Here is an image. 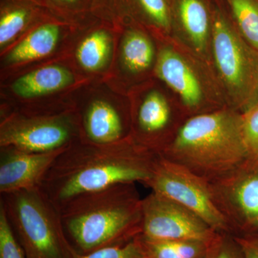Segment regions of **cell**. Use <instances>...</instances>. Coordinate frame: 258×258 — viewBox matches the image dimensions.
I'll return each instance as SVG.
<instances>
[{
	"mask_svg": "<svg viewBox=\"0 0 258 258\" xmlns=\"http://www.w3.org/2000/svg\"><path fill=\"white\" fill-rule=\"evenodd\" d=\"M159 156L132 138L110 145L79 140L57 156L40 189L60 212L76 198L113 185H147Z\"/></svg>",
	"mask_w": 258,
	"mask_h": 258,
	"instance_id": "6da1fadb",
	"label": "cell"
},
{
	"mask_svg": "<svg viewBox=\"0 0 258 258\" xmlns=\"http://www.w3.org/2000/svg\"><path fill=\"white\" fill-rule=\"evenodd\" d=\"M55 18L34 0H3L0 12V47L4 48L30 26Z\"/></svg>",
	"mask_w": 258,
	"mask_h": 258,
	"instance_id": "ac0fdd59",
	"label": "cell"
},
{
	"mask_svg": "<svg viewBox=\"0 0 258 258\" xmlns=\"http://www.w3.org/2000/svg\"><path fill=\"white\" fill-rule=\"evenodd\" d=\"M80 140L97 145H110L131 138L130 107L97 98L75 111Z\"/></svg>",
	"mask_w": 258,
	"mask_h": 258,
	"instance_id": "7c38bea8",
	"label": "cell"
},
{
	"mask_svg": "<svg viewBox=\"0 0 258 258\" xmlns=\"http://www.w3.org/2000/svg\"><path fill=\"white\" fill-rule=\"evenodd\" d=\"M76 258H144L137 236L126 243L97 249L87 254H76Z\"/></svg>",
	"mask_w": 258,
	"mask_h": 258,
	"instance_id": "484cf974",
	"label": "cell"
},
{
	"mask_svg": "<svg viewBox=\"0 0 258 258\" xmlns=\"http://www.w3.org/2000/svg\"><path fill=\"white\" fill-rule=\"evenodd\" d=\"M144 258H206L212 244L194 240H154L137 235Z\"/></svg>",
	"mask_w": 258,
	"mask_h": 258,
	"instance_id": "ffe728a7",
	"label": "cell"
},
{
	"mask_svg": "<svg viewBox=\"0 0 258 258\" xmlns=\"http://www.w3.org/2000/svg\"><path fill=\"white\" fill-rule=\"evenodd\" d=\"M212 59L229 107L243 113L258 102V51L221 12L213 14Z\"/></svg>",
	"mask_w": 258,
	"mask_h": 258,
	"instance_id": "8992f818",
	"label": "cell"
},
{
	"mask_svg": "<svg viewBox=\"0 0 258 258\" xmlns=\"http://www.w3.org/2000/svg\"><path fill=\"white\" fill-rule=\"evenodd\" d=\"M140 235L154 240H194L212 244L221 233L192 212L152 191L142 200Z\"/></svg>",
	"mask_w": 258,
	"mask_h": 258,
	"instance_id": "30bf717a",
	"label": "cell"
},
{
	"mask_svg": "<svg viewBox=\"0 0 258 258\" xmlns=\"http://www.w3.org/2000/svg\"><path fill=\"white\" fill-rule=\"evenodd\" d=\"M206 258H243V254L233 235L221 234L212 244Z\"/></svg>",
	"mask_w": 258,
	"mask_h": 258,
	"instance_id": "4316f807",
	"label": "cell"
},
{
	"mask_svg": "<svg viewBox=\"0 0 258 258\" xmlns=\"http://www.w3.org/2000/svg\"><path fill=\"white\" fill-rule=\"evenodd\" d=\"M212 184L232 235L258 233V171L241 168Z\"/></svg>",
	"mask_w": 258,
	"mask_h": 258,
	"instance_id": "8fae6325",
	"label": "cell"
},
{
	"mask_svg": "<svg viewBox=\"0 0 258 258\" xmlns=\"http://www.w3.org/2000/svg\"><path fill=\"white\" fill-rule=\"evenodd\" d=\"M146 186L192 212L219 233L232 235L217 205L212 183L184 166L159 155Z\"/></svg>",
	"mask_w": 258,
	"mask_h": 258,
	"instance_id": "ba28073f",
	"label": "cell"
},
{
	"mask_svg": "<svg viewBox=\"0 0 258 258\" xmlns=\"http://www.w3.org/2000/svg\"><path fill=\"white\" fill-rule=\"evenodd\" d=\"M74 82V74L67 68L52 64L20 76L13 82L11 88L22 99L31 100L57 92Z\"/></svg>",
	"mask_w": 258,
	"mask_h": 258,
	"instance_id": "d6986e66",
	"label": "cell"
},
{
	"mask_svg": "<svg viewBox=\"0 0 258 258\" xmlns=\"http://www.w3.org/2000/svg\"><path fill=\"white\" fill-rule=\"evenodd\" d=\"M156 40L154 77L175 96L187 118L229 107L211 64L174 37Z\"/></svg>",
	"mask_w": 258,
	"mask_h": 258,
	"instance_id": "277c9868",
	"label": "cell"
},
{
	"mask_svg": "<svg viewBox=\"0 0 258 258\" xmlns=\"http://www.w3.org/2000/svg\"><path fill=\"white\" fill-rule=\"evenodd\" d=\"M80 140L74 111L52 114L7 115L0 127V147L27 152L49 153L64 150Z\"/></svg>",
	"mask_w": 258,
	"mask_h": 258,
	"instance_id": "9c48e42d",
	"label": "cell"
},
{
	"mask_svg": "<svg viewBox=\"0 0 258 258\" xmlns=\"http://www.w3.org/2000/svg\"><path fill=\"white\" fill-rule=\"evenodd\" d=\"M67 23L50 18L32 27L28 35L11 49L5 57L8 64H20L40 60L55 51Z\"/></svg>",
	"mask_w": 258,
	"mask_h": 258,
	"instance_id": "e0dca14e",
	"label": "cell"
},
{
	"mask_svg": "<svg viewBox=\"0 0 258 258\" xmlns=\"http://www.w3.org/2000/svg\"><path fill=\"white\" fill-rule=\"evenodd\" d=\"M0 258H26L13 234L3 205H0Z\"/></svg>",
	"mask_w": 258,
	"mask_h": 258,
	"instance_id": "d4e9b609",
	"label": "cell"
},
{
	"mask_svg": "<svg viewBox=\"0 0 258 258\" xmlns=\"http://www.w3.org/2000/svg\"><path fill=\"white\" fill-rule=\"evenodd\" d=\"M242 137L246 159L243 169L258 171V102L242 113Z\"/></svg>",
	"mask_w": 258,
	"mask_h": 258,
	"instance_id": "603a6c76",
	"label": "cell"
},
{
	"mask_svg": "<svg viewBox=\"0 0 258 258\" xmlns=\"http://www.w3.org/2000/svg\"><path fill=\"white\" fill-rule=\"evenodd\" d=\"M233 236L242 249L243 258H258V233Z\"/></svg>",
	"mask_w": 258,
	"mask_h": 258,
	"instance_id": "83f0119b",
	"label": "cell"
},
{
	"mask_svg": "<svg viewBox=\"0 0 258 258\" xmlns=\"http://www.w3.org/2000/svg\"><path fill=\"white\" fill-rule=\"evenodd\" d=\"M157 40L147 30L129 25L123 33L120 47V59L125 74L139 84L149 80L154 75L157 62Z\"/></svg>",
	"mask_w": 258,
	"mask_h": 258,
	"instance_id": "2e32d148",
	"label": "cell"
},
{
	"mask_svg": "<svg viewBox=\"0 0 258 258\" xmlns=\"http://www.w3.org/2000/svg\"><path fill=\"white\" fill-rule=\"evenodd\" d=\"M213 183L243 167L242 113L230 107L190 116L159 154Z\"/></svg>",
	"mask_w": 258,
	"mask_h": 258,
	"instance_id": "7a4b0ae2",
	"label": "cell"
},
{
	"mask_svg": "<svg viewBox=\"0 0 258 258\" xmlns=\"http://www.w3.org/2000/svg\"><path fill=\"white\" fill-rule=\"evenodd\" d=\"M62 151L35 153L12 147H1V195L40 188L52 163Z\"/></svg>",
	"mask_w": 258,
	"mask_h": 258,
	"instance_id": "5bb4252c",
	"label": "cell"
},
{
	"mask_svg": "<svg viewBox=\"0 0 258 258\" xmlns=\"http://www.w3.org/2000/svg\"><path fill=\"white\" fill-rule=\"evenodd\" d=\"M111 37L106 29L93 30L80 42L76 59L83 69L97 72L106 66L111 49Z\"/></svg>",
	"mask_w": 258,
	"mask_h": 258,
	"instance_id": "44dd1931",
	"label": "cell"
},
{
	"mask_svg": "<svg viewBox=\"0 0 258 258\" xmlns=\"http://www.w3.org/2000/svg\"><path fill=\"white\" fill-rule=\"evenodd\" d=\"M92 13L115 23L126 17L134 19V26L144 29L157 40L172 36L169 0H94Z\"/></svg>",
	"mask_w": 258,
	"mask_h": 258,
	"instance_id": "4fadbf2b",
	"label": "cell"
},
{
	"mask_svg": "<svg viewBox=\"0 0 258 258\" xmlns=\"http://www.w3.org/2000/svg\"><path fill=\"white\" fill-rule=\"evenodd\" d=\"M152 79L134 86L129 98L131 138L151 152L159 154L187 118L170 91Z\"/></svg>",
	"mask_w": 258,
	"mask_h": 258,
	"instance_id": "52a82bcc",
	"label": "cell"
},
{
	"mask_svg": "<svg viewBox=\"0 0 258 258\" xmlns=\"http://www.w3.org/2000/svg\"><path fill=\"white\" fill-rule=\"evenodd\" d=\"M56 18L69 23L91 13L94 0H34Z\"/></svg>",
	"mask_w": 258,
	"mask_h": 258,
	"instance_id": "cb8c5ba5",
	"label": "cell"
},
{
	"mask_svg": "<svg viewBox=\"0 0 258 258\" xmlns=\"http://www.w3.org/2000/svg\"><path fill=\"white\" fill-rule=\"evenodd\" d=\"M142 200L134 183L79 197L60 210L66 237L79 254L126 243L142 232Z\"/></svg>",
	"mask_w": 258,
	"mask_h": 258,
	"instance_id": "3957f363",
	"label": "cell"
},
{
	"mask_svg": "<svg viewBox=\"0 0 258 258\" xmlns=\"http://www.w3.org/2000/svg\"><path fill=\"white\" fill-rule=\"evenodd\" d=\"M172 13V36L212 64L213 13L205 0H176Z\"/></svg>",
	"mask_w": 258,
	"mask_h": 258,
	"instance_id": "9a60e30c",
	"label": "cell"
},
{
	"mask_svg": "<svg viewBox=\"0 0 258 258\" xmlns=\"http://www.w3.org/2000/svg\"><path fill=\"white\" fill-rule=\"evenodd\" d=\"M237 31L258 51V0H227Z\"/></svg>",
	"mask_w": 258,
	"mask_h": 258,
	"instance_id": "7402d4cb",
	"label": "cell"
},
{
	"mask_svg": "<svg viewBox=\"0 0 258 258\" xmlns=\"http://www.w3.org/2000/svg\"><path fill=\"white\" fill-rule=\"evenodd\" d=\"M0 205L26 258H76L60 211L40 188L1 195Z\"/></svg>",
	"mask_w": 258,
	"mask_h": 258,
	"instance_id": "5b68a950",
	"label": "cell"
}]
</instances>
